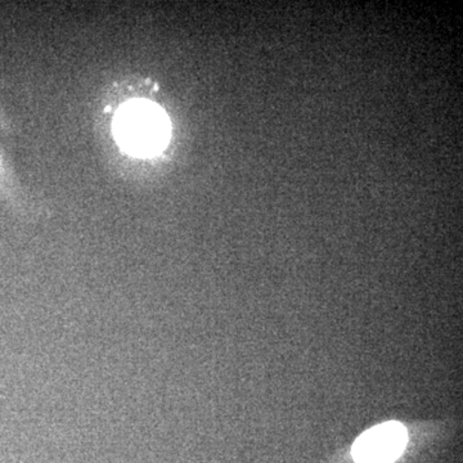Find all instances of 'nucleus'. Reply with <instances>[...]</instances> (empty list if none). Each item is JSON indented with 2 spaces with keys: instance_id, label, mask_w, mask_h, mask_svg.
<instances>
[{
  "instance_id": "nucleus-1",
  "label": "nucleus",
  "mask_w": 463,
  "mask_h": 463,
  "mask_svg": "<svg viewBox=\"0 0 463 463\" xmlns=\"http://www.w3.org/2000/svg\"><path fill=\"white\" fill-rule=\"evenodd\" d=\"M121 147L136 156L157 154L169 139V121L163 109L146 102L124 106L115 121Z\"/></svg>"
},
{
  "instance_id": "nucleus-2",
  "label": "nucleus",
  "mask_w": 463,
  "mask_h": 463,
  "mask_svg": "<svg viewBox=\"0 0 463 463\" xmlns=\"http://www.w3.org/2000/svg\"><path fill=\"white\" fill-rule=\"evenodd\" d=\"M407 441L402 423H381L356 439L353 457L356 463H392L403 453Z\"/></svg>"
}]
</instances>
